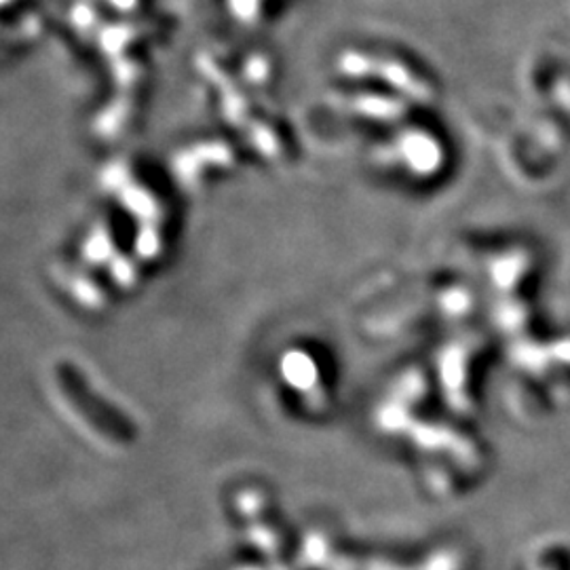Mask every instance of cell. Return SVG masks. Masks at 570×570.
Wrapping results in <instances>:
<instances>
[{
    "label": "cell",
    "mask_w": 570,
    "mask_h": 570,
    "mask_svg": "<svg viewBox=\"0 0 570 570\" xmlns=\"http://www.w3.org/2000/svg\"><path fill=\"white\" fill-rule=\"evenodd\" d=\"M60 387L70 406L75 407L82 419L102 435L104 440L119 446H129L138 440V429L129 421V416H125L117 407L110 406L108 402H104L102 397H98L91 389L87 387V383L82 381L75 367H61Z\"/></svg>",
    "instance_id": "1"
}]
</instances>
